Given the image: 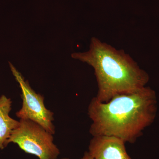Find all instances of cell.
Here are the masks:
<instances>
[{"instance_id":"obj_7","label":"cell","mask_w":159,"mask_h":159,"mask_svg":"<svg viewBox=\"0 0 159 159\" xmlns=\"http://www.w3.org/2000/svg\"><path fill=\"white\" fill-rule=\"evenodd\" d=\"M82 159H92L88 152H86L84 153V155Z\"/></svg>"},{"instance_id":"obj_4","label":"cell","mask_w":159,"mask_h":159,"mask_svg":"<svg viewBox=\"0 0 159 159\" xmlns=\"http://www.w3.org/2000/svg\"><path fill=\"white\" fill-rule=\"evenodd\" d=\"M9 64L12 74L21 90L22 106L16 113V116L21 119L33 121L54 134L55 132V126L53 122L54 114L46 108L44 102V98L31 88L29 81L25 80L21 74L11 63L9 62Z\"/></svg>"},{"instance_id":"obj_6","label":"cell","mask_w":159,"mask_h":159,"mask_svg":"<svg viewBox=\"0 0 159 159\" xmlns=\"http://www.w3.org/2000/svg\"><path fill=\"white\" fill-rule=\"evenodd\" d=\"M11 103V99L5 95L0 97V150L8 145L7 142L11 132L20 125V121L9 116Z\"/></svg>"},{"instance_id":"obj_3","label":"cell","mask_w":159,"mask_h":159,"mask_svg":"<svg viewBox=\"0 0 159 159\" xmlns=\"http://www.w3.org/2000/svg\"><path fill=\"white\" fill-rule=\"evenodd\" d=\"M10 143L39 159H57L60 153L53 134L31 120L20 119L19 125L12 131L7 142L8 145Z\"/></svg>"},{"instance_id":"obj_8","label":"cell","mask_w":159,"mask_h":159,"mask_svg":"<svg viewBox=\"0 0 159 159\" xmlns=\"http://www.w3.org/2000/svg\"><path fill=\"white\" fill-rule=\"evenodd\" d=\"M69 159L66 158H62V159Z\"/></svg>"},{"instance_id":"obj_1","label":"cell","mask_w":159,"mask_h":159,"mask_svg":"<svg viewBox=\"0 0 159 159\" xmlns=\"http://www.w3.org/2000/svg\"><path fill=\"white\" fill-rule=\"evenodd\" d=\"M157 110L156 94L148 87L118 94L106 102L94 97L88 108L92 121L90 133L93 136H110L134 143L153 123Z\"/></svg>"},{"instance_id":"obj_2","label":"cell","mask_w":159,"mask_h":159,"mask_svg":"<svg viewBox=\"0 0 159 159\" xmlns=\"http://www.w3.org/2000/svg\"><path fill=\"white\" fill-rule=\"evenodd\" d=\"M71 57L93 68L98 84L95 97L100 102H108L118 94L139 90L149 81L147 72L129 54L97 38L91 39L88 51L73 53Z\"/></svg>"},{"instance_id":"obj_5","label":"cell","mask_w":159,"mask_h":159,"mask_svg":"<svg viewBox=\"0 0 159 159\" xmlns=\"http://www.w3.org/2000/svg\"><path fill=\"white\" fill-rule=\"evenodd\" d=\"M93 137L88 151L92 159H132L122 139L110 136Z\"/></svg>"}]
</instances>
